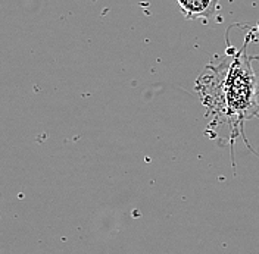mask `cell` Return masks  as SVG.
Returning a JSON list of instances; mask_svg holds the SVG:
<instances>
[{
	"mask_svg": "<svg viewBox=\"0 0 259 254\" xmlns=\"http://www.w3.org/2000/svg\"><path fill=\"white\" fill-rule=\"evenodd\" d=\"M183 12L190 18L203 15L208 12L212 0H177Z\"/></svg>",
	"mask_w": 259,
	"mask_h": 254,
	"instance_id": "6da1fadb",
	"label": "cell"
}]
</instances>
